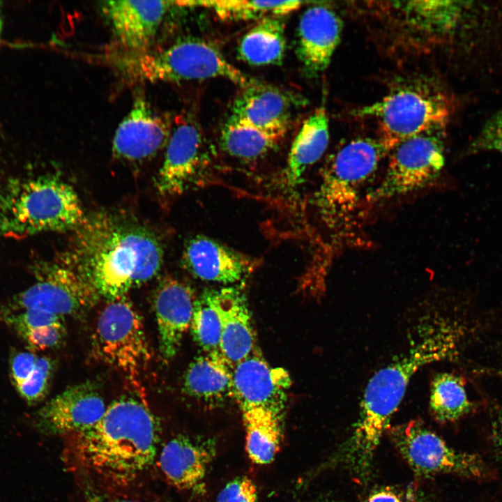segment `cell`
<instances>
[{
  "instance_id": "44dd1931",
  "label": "cell",
  "mask_w": 502,
  "mask_h": 502,
  "mask_svg": "<svg viewBox=\"0 0 502 502\" xmlns=\"http://www.w3.org/2000/svg\"><path fill=\"white\" fill-rule=\"evenodd\" d=\"M213 441L177 435L162 447L160 468L176 488L201 493L205 491L208 469L215 456Z\"/></svg>"
},
{
  "instance_id": "ab89813d",
  "label": "cell",
  "mask_w": 502,
  "mask_h": 502,
  "mask_svg": "<svg viewBox=\"0 0 502 502\" xmlns=\"http://www.w3.org/2000/svg\"><path fill=\"white\" fill-rule=\"evenodd\" d=\"M93 502H158L156 501L140 500L136 499H130L125 497H106L99 498Z\"/></svg>"
},
{
  "instance_id": "ffe728a7",
  "label": "cell",
  "mask_w": 502,
  "mask_h": 502,
  "mask_svg": "<svg viewBox=\"0 0 502 502\" xmlns=\"http://www.w3.org/2000/svg\"><path fill=\"white\" fill-rule=\"evenodd\" d=\"M197 296L185 282L166 276L158 283L153 304L158 332L159 352L166 361L178 353L190 328Z\"/></svg>"
},
{
  "instance_id": "3957f363",
  "label": "cell",
  "mask_w": 502,
  "mask_h": 502,
  "mask_svg": "<svg viewBox=\"0 0 502 502\" xmlns=\"http://www.w3.org/2000/svg\"><path fill=\"white\" fill-rule=\"evenodd\" d=\"M79 464L107 482L128 485L153 464L159 425L144 401L124 397L110 404L91 427L70 435Z\"/></svg>"
},
{
  "instance_id": "4316f807",
  "label": "cell",
  "mask_w": 502,
  "mask_h": 502,
  "mask_svg": "<svg viewBox=\"0 0 502 502\" xmlns=\"http://www.w3.org/2000/svg\"><path fill=\"white\" fill-rule=\"evenodd\" d=\"M283 137L230 115L221 130L219 144L222 151L228 155L241 161L251 162L272 152Z\"/></svg>"
},
{
  "instance_id": "d590c367",
  "label": "cell",
  "mask_w": 502,
  "mask_h": 502,
  "mask_svg": "<svg viewBox=\"0 0 502 502\" xmlns=\"http://www.w3.org/2000/svg\"><path fill=\"white\" fill-rule=\"evenodd\" d=\"M216 502H258L257 485L248 476L235 478L220 491Z\"/></svg>"
},
{
  "instance_id": "484cf974",
  "label": "cell",
  "mask_w": 502,
  "mask_h": 502,
  "mask_svg": "<svg viewBox=\"0 0 502 502\" xmlns=\"http://www.w3.org/2000/svg\"><path fill=\"white\" fill-rule=\"evenodd\" d=\"M283 17L269 16L256 23L241 39L238 58L252 66L279 65L286 50Z\"/></svg>"
},
{
  "instance_id": "603a6c76",
  "label": "cell",
  "mask_w": 502,
  "mask_h": 502,
  "mask_svg": "<svg viewBox=\"0 0 502 502\" xmlns=\"http://www.w3.org/2000/svg\"><path fill=\"white\" fill-rule=\"evenodd\" d=\"M213 296L221 324L220 351L234 367L257 348L251 312L239 287L213 289Z\"/></svg>"
},
{
  "instance_id": "e575fe53",
  "label": "cell",
  "mask_w": 502,
  "mask_h": 502,
  "mask_svg": "<svg viewBox=\"0 0 502 502\" xmlns=\"http://www.w3.org/2000/svg\"><path fill=\"white\" fill-rule=\"evenodd\" d=\"M66 332L63 323L27 330L19 335L31 351H44L59 346Z\"/></svg>"
},
{
  "instance_id": "4dcf8cb0",
  "label": "cell",
  "mask_w": 502,
  "mask_h": 502,
  "mask_svg": "<svg viewBox=\"0 0 502 502\" xmlns=\"http://www.w3.org/2000/svg\"><path fill=\"white\" fill-rule=\"evenodd\" d=\"M193 340L204 353L220 351L221 324L213 296V289L197 296L190 326Z\"/></svg>"
},
{
  "instance_id": "7a4b0ae2",
  "label": "cell",
  "mask_w": 502,
  "mask_h": 502,
  "mask_svg": "<svg viewBox=\"0 0 502 502\" xmlns=\"http://www.w3.org/2000/svg\"><path fill=\"white\" fill-rule=\"evenodd\" d=\"M73 252L65 257L108 301L126 296L159 272L163 250L149 229L100 213L76 229Z\"/></svg>"
},
{
  "instance_id": "d6986e66",
  "label": "cell",
  "mask_w": 502,
  "mask_h": 502,
  "mask_svg": "<svg viewBox=\"0 0 502 502\" xmlns=\"http://www.w3.org/2000/svg\"><path fill=\"white\" fill-rule=\"evenodd\" d=\"M343 22L324 5L309 6L302 14L297 30L296 55L305 74L317 77L329 66L341 40Z\"/></svg>"
},
{
  "instance_id": "f1b7e54d",
  "label": "cell",
  "mask_w": 502,
  "mask_h": 502,
  "mask_svg": "<svg viewBox=\"0 0 502 502\" xmlns=\"http://www.w3.org/2000/svg\"><path fill=\"white\" fill-rule=\"evenodd\" d=\"M180 6L202 7L211 10L222 20H260L269 16H281L298 9L302 1L206 0L176 1Z\"/></svg>"
},
{
  "instance_id": "5bb4252c",
  "label": "cell",
  "mask_w": 502,
  "mask_h": 502,
  "mask_svg": "<svg viewBox=\"0 0 502 502\" xmlns=\"http://www.w3.org/2000/svg\"><path fill=\"white\" fill-rule=\"evenodd\" d=\"M172 130L167 117L158 114L145 96L138 93L114 133L113 156L130 162L150 160L166 148Z\"/></svg>"
},
{
  "instance_id": "74e56055",
  "label": "cell",
  "mask_w": 502,
  "mask_h": 502,
  "mask_svg": "<svg viewBox=\"0 0 502 502\" xmlns=\"http://www.w3.org/2000/svg\"><path fill=\"white\" fill-rule=\"evenodd\" d=\"M489 437L491 443L502 466V411H496L492 416L490 424Z\"/></svg>"
},
{
  "instance_id": "1f68e13d",
  "label": "cell",
  "mask_w": 502,
  "mask_h": 502,
  "mask_svg": "<svg viewBox=\"0 0 502 502\" xmlns=\"http://www.w3.org/2000/svg\"><path fill=\"white\" fill-rule=\"evenodd\" d=\"M55 370L54 360L47 356L37 357L30 376L16 387L20 395L29 404H35L47 395Z\"/></svg>"
},
{
  "instance_id": "30bf717a",
  "label": "cell",
  "mask_w": 502,
  "mask_h": 502,
  "mask_svg": "<svg viewBox=\"0 0 502 502\" xmlns=\"http://www.w3.org/2000/svg\"><path fill=\"white\" fill-rule=\"evenodd\" d=\"M445 128H434L395 145L380 183L367 201L376 203L420 190L434 183L444 168Z\"/></svg>"
},
{
  "instance_id": "836d02e7",
  "label": "cell",
  "mask_w": 502,
  "mask_h": 502,
  "mask_svg": "<svg viewBox=\"0 0 502 502\" xmlns=\"http://www.w3.org/2000/svg\"><path fill=\"white\" fill-rule=\"evenodd\" d=\"M3 318L18 335L29 329L63 323L62 317L36 310H22L4 315Z\"/></svg>"
},
{
  "instance_id": "8fae6325",
  "label": "cell",
  "mask_w": 502,
  "mask_h": 502,
  "mask_svg": "<svg viewBox=\"0 0 502 502\" xmlns=\"http://www.w3.org/2000/svg\"><path fill=\"white\" fill-rule=\"evenodd\" d=\"M31 270L33 283L8 300L3 306V316L25 310L75 316L90 310L99 299L94 287L65 258L38 261Z\"/></svg>"
},
{
  "instance_id": "60d3db41",
  "label": "cell",
  "mask_w": 502,
  "mask_h": 502,
  "mask_svg": "<svg viewBox=\"0 0 502 502\" xmlns=\"http://www.w3.org/2000/svg\"><path fill=\"white\" fill-rule=\"evenodd\" d=\"M2 29V18L1 15V9H0V35Z\"/></svg>"
},
{
  "instance_id": "9c48e42d",
  "label": "cell",
  "mask_w": 502,
  "mask_h": 502,
  "mask_svg": "<svg viewBox=\"0 0 502 502\" xmlns=\"http://www.w3.org/2000/svg\"><path fill=\"white\" fill-rule=\"evenodd\" d=\"M91 352L94 360L121 373L145 402L140 377L151 353L142 318L125 296L109 300L100 313Z\"/></svg>"
},
{
  "instance_id": "8992f818",
  "label": "cell",
  "mask_w": 502,
  "mask_h": 502,
  "mask_svg": "<svg viewBox=\"0 0 502 502\" xmlns=\"http://www.w3.org/2000/svg\"><path fill=\"white\" fill-rule=\"evenodd\" d=\"M112 61L123 75L137 80L178 83L219 77L242 89L257 82L231 64L212 44L194 36L156 50L123 52Z\"/></svg>"
},
{
  "instance_id": "6da1fadb",
  "label": "cell",
  "mask_w": 502,
  "mask_h": 502,
  "mask_svg": "<svg viewBox=\"0 0 502 502\" xmlns=\"http://www.w3.org/2000/svg\"><path fill=\"white\" fill-rule=\"evenodd\" d=\"M462 335L459 325L444 317H423L408 349L368 381L353 430L332 457L334 465L359 479L369 476L381 438L411 378L427 364L455 356Z\"/></svg>"
},
{
  "instance_id": "4fadbf2b",
  "label": "cell",
  "mask_w": 502,
  "mask_h": 502,
  "mask_svg": "<svg viewBox=\"0 0 502 502\" xmlns=\"http://www.w3.org/2000/svg\"><path fill=\"white\" fill-rule=\"evenodd\" d=\"M204 137L188 116L176 119L156 179L159 193L168 197L182 194L197 183L208 166Z\"/></svg>"
},
{
  "instance_id": "52a82bcc",
  "label": "cell",
  "mask_w": 502,
  "mask_h": 502,
  "mask_svg": "<svg viewBox=\"0 0 502 502\" xmlns=\"http://www.w3.org/2000/svg\"><path fill=\"white\" fill-rule=\"evenodd\" d=\"M451 103L446 93L426 77L411 78L395 84L379 100L353 111L354 116L372 119L378 139L388 152L400 142L446 127Z\"/></svg>"
},
{
  "instance_id": "83f0119b",
  "label": "cell",
  "mask_w": 502,
  "mask_h": 502,
  "mask_svg": "<svg viewBox=\"0 0 502 502\" xmlns=\"http://www.w3.org/2000/svg\"><path fill=\"white\" fill-rule=\"evenodd\" d=\"M241 411L248 457L256 464H270L282 441L281 414L262 407Z\"/></svg>"
},
{
  "instance_id": "8d00e7d4",
  "label": "cell",
  "mask_w": 502,
  "mask_h": 502,
  "mask_svg": "<svg viewBox=\"0 0 502 502\" xmlns=\"http://www.w3.org/2000/svg\"><path fill=\"white\" fill-rule=\"evenodd\" d=\"M33 351H17L10 358L11 379L17 387L22 383L33 372L37 359Z\"/></svg>"
},
{
  "instance_id": "f35d334b",
  "label": "cell",
  "mask_w": 502,
  "mask_h": 502,
  "mask_svg": "<svg viewBox=\"0 0 502 502\" xmlns=\"http://www.w3.org/2000/svg\"><path fill=\"white\" fill-rule=\"evenodd\" d=\"M360 502H405V501L395 489L382 487L372 492Z\"/></svg>"
},
{
  "instance_id": "cb8c5ba5",
  "label": "cell",
  "mask_w": 502,
  "mask_h": 502,
  "mask_svg": "<svg viewBox=\"0 0 502 502\" xmlns=\"http://www.w3.org/2000/svg\"><path fill=\"white\" fill-rule=\"evenodd\" d=\"M330 139L329 121L325 107L317 108L303 123L293 141L279 185L290 192L299 186L305 172L326 151Z\"/></svg>"
},
{
  "instance_id": "7402d4cb",
  "label": "cell",
  "mask_w": 502,
  "mask_h": 502,
  "mask_svg": "<svg viewBox=\"0 0 502 502\" xmlns=\"http://www.w3.org/2000/svg\"><path fill=\"white\" fill-rule=\"evenodd\" d=\"M301 98L279 88L259 83L243 89L234 100L231 115L259 129L284 136L292 111Z\"/></svg>"
},
{
  "instance_id": "f546056e",
  "label": "cell",
  "mask_w": 502,
  "mask_h": 502,
  "mask_svg": "<svg viewBox=\"0 0 502 502\" xmlns=\"http://www.w3.org/2000/svg\"><path fill=\"white\" fill-rule=\"evenodd\" d=\"M471 406L462 377L448 372L439 373L434 377L429 408L437 421H457L470 412Z\"/></svg>"
},
{
  "instance_id": "277c9868",
  "label": "cell",
  "mask_w": 502,
  "mask_h": 502,
  "mask_svg": "<svg viewBox=\"0 0 502 502\" xmlns=\"http://www.w3.org/2000/svg\"><path fill=\"white\" fill-rule=\"evenodd\" d=\"M388 153L378 138L358 137L326 161L311 201L334 243L353 241L361 229L367 188Z\"/></svg>"
},
{
  "instance_id": "ba28073f",
  "label": "cell",
  "mask_w": 502,
  "mask_h": 502,
  "mask_svg": "<svg viewBox=\"0 0 502 502\" xmlns=\"http://www.w3.org/2000/svg\"><path fill=\"white\" fill-rule=\"evenodd\" d=\"M462 3L434 0L371 1L364 7L393 46L406 52H429L455 30Z\"/></svg>"
},
{
  "instance_id": "9a60e30c",
  "label": "cell",
  "mask_w": 502,
  "mask_h": 502,
  "mask_svg": "<svg viewBox=\"0 0 502 502\" xmlns=\"http://www.w3.org/2000/svg\"><path fill=\"white\" fill-rule=\"evenodd\" d=\"M107 407L91 382L70 386L51 399L33 416V424L49 435H73L95 425Z\"/></svg>"
},
{
  "instance_id": "7c38bea8",
  "label": "cell",
  "mask_w": 502,
  "mask_h": 502,
  "mask_svg": "<svg viewBox=\"0 0 502 502\" xmlns=\"http://www.w3.org/2000/svg\"><path fill=\"white\" fill-rule=\"evenodd\" d=\"M391 442L418 476L436 475L482 479L488 476L483 459L476 454L457 450L418 420L389 429Z\"/></svg>"
},
{
  "instance_id": "5b68a950",
  "label": "cell",
  "mask_w": 502,
  "mask_h": 502,
  "mask_svg": "<svg viewBox=\"0 0 502 502\" xmlns=\"http://www.w3.org/2000/svg\"><path fill=\"white\" fill-rule=\"evenodd\" d=\"M84 218L75 190L55 176L17 180L0 195V235L5 236L72 230Z\"/></svg>"
},
{
  "instance_id": "2e32d148",
  "label": "cell",
  "mask_w": 502,
  "mask_h": 502,
  "mask_svg": "<svg viewBox=\"0 0 502 502\" xmlns=\"http://www.w3.org/2000/svg\"><path fill=\"white\" fill-rule=\"evenodd\" d=\"M173 1H105L101 10L117 45L125 52L150 50Z\"/></svg>"
},
{
  "instance_id": "d4e9b609",
  "label": "cell",
  "mask_w": 502,
  "mask_h": 502,
  "mask_svg": "<svg viewBox=\"0 0 502 502\" xmlns=\"http://www.w3.org/2000/svg\"><path fill=\"white\" fill-rule=\"evenodd\" d=\"M233 367L220 351L204 353L196 357L186 370L184 390L210 405L233 397Z\"/></svg>"
},
{
  "instance_id": "ac0fdd59",
  "label": "cell",
  "mask_w": 502,
  "mask_h": 502,
  "mask_svg": "<svg viewBox=\"0 0 502 502\" xmlns=\"http://www.w3.org/2000/svg\"><path fill=\"white\" fill-rule=\"evenodd\" d=\"M290 382L285 370L272 367L255 348L233 367V397L241 411L262 407L282 414Z\"/></svg>"
},
{
  "instance_id": "e0dca14e",
  "label": "cell",
  "mask_w": 502,
  "mask_h": 502,
  "mask_svg": "<svg viewBox=\"0 0 502 502\" xmlns=\"http://www.w3.org/2000/svg\"><path fill=\"white\" fill-rule=\"evenodd\" d=\"M184 268L199 280L233 284L248 277L261 261L204 235H197L185 244L182 253Z\"/></svg>"
},
{
  "instance_id": "d6a6232c",
  "label": "cell",
  "mask_w": 502,
  "mask_h": 502,
  "mask_svg": "<svg viewBox=\"0 0 502 502\" xmlns=\"http://www.w3.org/2000/svg\"><path fill=\"white\" fill-rule=\"evenodd\" d=\"M467 151L473 154L482 151L502 153V107L486 121Z\"/></svg>"
}]
</instances>
